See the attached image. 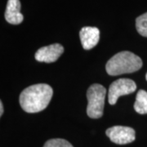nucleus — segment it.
<instances>
[{
    "label": "nucleus",
    "mask_w": 147,
    "mask_h": 147,
    "mask_svg": "<svg viewBox=\"0 0 147 147\" xmlns=\"http://www.w3.org/2000/svg\"><path fill=\"white\" fill-rule=\"evenodd\" d=\"M134 110L141 115L147 114V92L145 90L138 91L134 103Z\"/></svg>",
    "instance_id": "obj_9"
},
{
    "label": "nucleus",
    "mask_w": 147,
    "mask_h": 147,
    "mask_svg": "<svg viewBox=\"0 0 147 147\" xmlns=\"http://www.w3.org/2000/svg\"><path fill=\"white\" fill-rule=\"evenodd\" d=\"M53 95V88L48 84H34L22 91L20 105L27 113H38L47 108Z\"/></svg>",
    "instance_id": "obj_1"
},
{
    "label": "nucleus",
    "mask_w": 147,
    "mask_h": 147,
    "mask_svg": "<svg viewBox=\"0 0 147 147\" xmlns=\"http://www.w3.org/2000/svg\"><path fill=\"white\" fill-rule=\"evenodd\" d=\"M3 104L2 101H0V116L3 115Z\"/></svg>",
    "instance_id": "obj_12"
},
{
    "label": "nucleus",
    "mask_w": 147,
    "mask_h": 147,
    "mask_svg": "<svg viewBox=\"0 0 147 147\" xmlns=\"http://www.w3.org/2000/svg\"><path fill=\"white\" fill-rule=\"evenodd\" d=\"M64 47L59 43H53L39 48L35 53V59L39 62L53 63L57 61L62 53Z\"/></svg>",
    "instance_id": "obj_6"
},
{
    "label": "nucleus",
    "mask_w": 147,
    "mask_h": 147,
    "mask_svg": "<svg viewBox=\"0 0 147 147\" xmlns=\"http://www.w3.org/2000/svg\"><path fill=\"white\" fill-rule=\"evenodd\" d=\"M142 67V61L136 54L123 51L115 54L106 63L105 69L108 74L116 76L123 74L136 72Z\"/></svg>",
    "instance_id": "obj_2"
},
{
    "label": "nucleus",
    "mask_w": 147,
    "mask_h": 147,
    "mask_svg": "<svg viewBox=\"0 0 147 147\" xmlns=\"http://www.w3.org/2000/svg\"><path fill=\"white\" fill-rule=\"evenodd\" d=\"M6 21L11 25H19L24 20L21 13V3L19 0H8L5 11Z\"/></svg>",
    "instance_id": "obj_8"
},
{
    "label": "nucleus",
    "mask_w": 147,
    "mask_h": 147,
    "mask_svg": "<svg viewBox=\"0 0 147 147\" xmlns=\"http://www.w3.org/2000/svg\"><path fill=\"white\" fill-rule=\"evenodd\" d=\"M105 133L111 142L118 145H126L136 139L135 130L130 127H111L106 130Z\"/></svg>",
    "instance_id": "obj_5"
},
{
    "label": "nucleus",
    "mask_w": 147,
    "mask_h": 147,
    "mask_svg": "<svg viewBox=\"0 0 147 147\" xmlns=\"http://www.w3.org/2000/svg\"><path fill=\"white\" fill-rule=\"evenodd\" d=\"M136 89L137 85L133 80L129 79H117L110 84L108 94L109 103L110 105H115L120 96L132 93Z\"/></svg>",
    "instance_id": "obj_4"
},
{
    "label": "nucleus",
    "mask_w": 147,
    "mask_h": 147,
    "mask_svg": "<svg viewBox=\"0 0 147 147\" xmlns=\"http://www.w3.org/2000/svg\"><path fill=\"white\" fill-rule=\"evenodd\" d=\"M146 80H147V73H146Z\"/></svg>",
    "instance_id": "obj_13"
},
{
    "label": "nucleus",
    "mask_w": 147,
    "mask_h": 147,
    "mask_svg": "<svg viewBox=\"0 0 147 147\" xmlns=\"http://www.w3.org/2000/svg\"><path fill=\"white\" fill-rule=\"evenodd\" d=\"M43 147H74L70 143L67 142L66 140L61 139V138H56V139H51L48 140L44 144Z\"/></svg>",
    "instance_id": "obj_11"
},
{
    "label": "nucleus",
    "mask_w": 147,
    "mask_h": 147,
    "mask_svg": "<svg viewBox=\"0 0 147 147\" xmlns=\"http://www.w3.org/2000/svg\"><path fill=\"white\" fill-rule=\"evenodd\" d=\"M137 32L143 37H147V12L138 16L136 20Z\"/></svg>",
    "instance_id": "obj_10"
},
{
    "label": "nucleus",
    "mask_w": 147,
    "mask_h": 147,
    "mask_svg": "<svg viewBox=\"0 0 147 147\" xmlns=\"http://www.w3.org/2000/svg\"><path fill=\"white\" fill-rule=\"evenodd\" d=\"M106 89L98 84L91 85L87 92V114L92 119H99L103 115Z\"/></svg>",
    "instance_id": "obj_3"
},
{
    "label": "nucleus",
    "mask_w": 147,
    "mask_h": 147,
    "mask_svg": "<svg viewBox=\"0 0 147 147\" xmlns=\"http://www.w3.org/2000/svg\"><path fill=\"white\" fill-rule=\"evenodd\" d=\"M80 41L85 50H90L98 43L100 39V30L96 27L85 26L79 32Z\"/></svg>",
    "instance_id": "obj_7"
}]
</instances>
